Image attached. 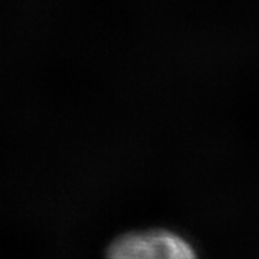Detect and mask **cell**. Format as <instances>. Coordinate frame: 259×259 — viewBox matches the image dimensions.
Here are the masks:
<instances>
[{
	"mask_svg": "<svg viewBox=\"0 0 259 259\" xmlns=\"http://www.w3.org/2000/svg\"><path fill=\"white\" fill-rule=\"evenodd\" d=\"M193 255L190 242L164 229L131 232L117 238L108 246V256L117 259L189 258Z\"/></svg>",
	"mask_w": 259,
	"mask_h": 259,
	"instance_id": "6da1fadb",
	"label": "cell"
}]
</instances>
